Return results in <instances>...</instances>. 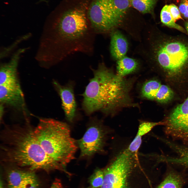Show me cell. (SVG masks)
Masks as SVG:
<instances>
[{"mask_svg":"<svg viewBox=\"0 0 188 188\" xmlns=\"http://www.w3.org/2000/svg\"><path fill=\"white\" fill-rule=\"evenodd\" d=\"M93 72V77L82 94V108L86 114L100 111L113 116L122 109L138 107L130 94L131 80L115 74L102 63Z\"/></svg>","mask_w":188,"mask_h":188,"instance_id":"1","label":"cell"},{"mask_svg":"<svg viewBox=\"0 0 188 188\" xmlns=\"http://www.w3.org/2000/svg\"><path fill=\"white\" fill-rule=\"evenodd\" d=\"M34 128L27 124L3 128L1 134L2 162L33 171L60 170L36 139Z\"/></svg>","mask_w":188,"mask_h":188,"instance_id":"2","label":"cell"},{"mask_svg":"<svg viewBox=\"0 0 188 188\" xmlns=\"http://www.w3.org/2000/svg\"><path fill=\"white\" fill-rule=\"evenodd\" d=\"M88 28L85 14L79 9L68 11L54 22H46L43 28L37 55L44 60L60 57L65 43L80 40Z\"/></svg>","mask_w":188,"mask_h":188,"instance_id":"3","label":"cell"},{"mask_svg":"<svg viewBox=\"0 0 188 188\" xmlns=\"http://www.w3.org/2000/svg\"><path fill=\"white\" fill-rule=\"evenodd\" d=\"M34 134L47 155L60 171L67 173L66 167L75 158L78 147L69 125L54 119L42 118L34 128Z\"/></svg>","mask_w":188,"mask_h":188,"instance_id":"4","label":"cell"},{"mask_svg":"<svg viewBox=\"0 0 188 188\" xmlns=\"http://www.w3.org/2000/svg\"><path fill=\"white\" fill-rule=\"evenodd\" d=\"M144 50L148 61L168 73L176 74L188 66V40L163 33L153 27Z\"/></svg>","mask_w":188,"mask_h":188,"instance_id":"5","label":"cell"},{"mask_svg":"<svg viewBox=\"0 0 188 188\" xmlns=\"http://www.w3.org/2000/svg\"><path fill=\"white\" fill-rule=\"evenodd\" d=\"M138 152L130 151L127 147L117 152L103 171L101 188H127V180L132 169L139 163Z\"/></svg>","mask_w":188,"mask_h":188,"instance_id":"6","label":"cell"},{"mask_svg":"<svg viewBox=\"0 0 188 188\" xmlns=\"http://www.w3.org/2000/svg\"><path fill=\"white\" fill-rule=\"evenodd\" d=\"M88 14L92 27L98 32L111 33L122 28L123 19L111 10L104 0H95L90 7Z\"/></svg>","mask_w":188,"mask_h":188,"instance_id":"7","label":"cell"},{"mask_svg":"<svg viewBox=\"0 0 188 188\" xmlns=\"http://www.w3.org/2000/svg\"><path fill=\"white\" fill-rule=\"evenodd\" d=\"M108 131L100 122H94L83 136L77 141L80 151V157L90 158L97 153L104 151Z\"/></svg>","mask_w":188,"mask_h":188,"instance_id":"8","label":"cell"},{"mask_svg":"<svg viewBox=\"0 0 188 188\" xmlns=\"http://www.w3.org/2000/svg\"><path fill=\"white\" fill-rule=\"evenodd\" d=\"M165 122L166 133L188 146V97L173 110Z\"/></svg>","mask_w":188,"mask_h":188,"instance_id":"9","label":"cell"},{"mask_svg":"<svg viewBox=\"0 0 188 188\" xmlns=\"http://www.w3.org/2000/svg\"><path fill=\"white\" fill-rule=\"evenodd\" d=\"M53 84L60 97L66 119L72 122L75 117L76 108L73 83L71 82L66 85H62L54 81Z\"/></svg>","mask_w":188,"mask_h":188,"instance_id":"10","label":"cell"},{"mask_svg":"<svg viewBox=\"0 0 188 188\" xmlns=\"http://www.w3.org/2000/svg\"><path fill=\"white\" fill-rule=\"evenodd\" d=\"M0 86L1 103L17 109L23 107L24 98L19 82Z\"/></svg>","mask_w":188,"mask_h":188,"instance_id":"11","label":"cell"},{"mask_svg":"<svg viewBox=\"0 0 188 188\" xmlns=\"http://www.w3.org/2000/svg\"><path fill=\"white\" fill-rule=\"evenodd\" d=\"M26 48H20L12 55L7 62L0 65V85L9 84L18 82L17 69L21 56L26 50Z\"/></svg>","mask_w":188,"mask_h":188,"instance_id":"12","label":"cell"},{"mask_svg":"<svg viewBox=\"0 0 188 188\" xmlns=\"http://www.w3.org/2000/svg\"><path fill=\"white\" fill-rule=\"evenodd\" d=\"M36 176L33 171L10 168L7 174L8 188H21Z\"/></svg>","mask_w":188,"mask_h":188,"instance_id":"13","label":"cell"},{"mask_svg":"<svg viewBox=\"0 0 188 188\" xmlns=\"http://www.w3.org/2000/svg\"><path fill=\"white\" fill-rule=\"evenodd\" d=\"M110 45V54L116 61L126 56L128 44L126 38L118 29L111 32Z\"/></svg>","mask_w":188,"mask_h":188,"instance_id":"14","label":"cell"},{"mask_svg":"<svg viewBox=\"0 0 188 188\" xmlns=\"http://www.w3.org/2000/svg\"><path fill=\"white\" fill-rule=\"evenodd\" d=\"M139 65L138 60L125 56L117 61L116 74L121 77L124 78L137 71Z\"/></svg>","mask_w":188,"mask_h":188,"instance_id":"15","label":"cell"},{"mask_svg":"<svg viewBox=\"0 0 188 188\" xmlns=\"http://www.w3.org/2000/svg\"><path fill=\"white\" fill-rule=\"evenodd\" d=\"M111 10L123 19L131 5L130 0H104Z\"/></svg>","mask_w":188,"mask_h":188,"instance_id":"16","label":"cell"},{"mask_svg":"<svg viewBox=\"0 0 188 188\" xmlns=\"http://www.w3.org/2000/svg\"><path fill=\"white\" fill-rule=\"evenodd\" d=\"M183 181L181 176L173 172L167 174L157 188H182Z\"/></svg>","mask_w":188,"mask_h":188,"instance_id":"17","label":"cell"},{"mask_svg":"<svg viewBox=\"0 0 188 188\" xmlns=\"http://www.w3.org/2000/svg\"><path fill=\"white\" fill-rule=\"evenodd\" d=\"M160 17L161 21L163 25L184 33H186V30L177 24L173 19L169 9L168 5H166L163 7L161 11Z\"/></svg>","mask_w":188,"mask_h":188,"instance_id":"18","label":"cell"},{"mask_svg":"<svg viewBox=\"0 0 188 188\" xmlns=\"http://www.w3.org/2000/svg\"><path fill=\"white\" fill-rule=\"evenodd\" d=\"M161 84L155 80H150L145 82L141 90L142 96L147 99L154 100L155 96Z\"/></svg>","mask_w":188,"mask_h":188,"instance_id":"19","label":"cell"},{"mask_svg":"<svg viewBox=\"0 0 188 188\" xmlns=\"http://www.w3.org/2000/svg\"><path fill=\"white\" fill-rule=\"evenodd\" d=\"M156 1V0H130L131 5L143 14L150 13Z\"/></svg>","mask_w":188,"mask_h":188,"instance_id":"20","label":"cell"},{"mask_svg":"<svg viewBox=\"0 0 188 188\" xmlns=\"http://www.w3.org/2000/svg\"><path fill=\"white\" fill-rule=\"evenodd\" d=\"M173 92L167 86L162 85L156 93L154 100L161 103L169 102L172 98Z\"/></svg>","mask_w":188,"mask_h":188,"instance_id":"21","label":"cell"},{"mask_svg":"<svg viewBox=\"0 0 188 188\" xmlns=\"http://www.w3.org/2000/svg\"><path fill=\"white\" fill-rule=\"evenodd\" d=\"M165 122H152L145 121L139 122L137 134L141 137L150 132L155 126L159 125H164Z\"/></svg>","mask_w":188,"mask_h":188,"instance_id":"22","label":"cell"},{"mask_svg":"<svg viewBox=\"0 0 188 188\" xmlns=\"http://www.w3.org/2000/svg\"><path fill=\"white\" fill-rule=\"evenodd\" d=\"M103 171L99 169L95 170L89 179L90 184L93 188L101 187L103 181Z\"/></svg>","mask_w":188,"mask_h":188,"instance_id":"23","label":"cell"},{"mask_svg":"<svg viewBox=\"0 0 188 188\" xmlns=\"http://www.w3.org/2000/svg\"><path fill=\"white\" fill-rule=\"evenodd\" d=\"M31 34L27 33L21 36L15 42L13 43V44L11 45L10 46L4 48L2 50L0 53V58L3 59L7 57L10 53L12 50L13 47L14 48L15 47V45H17L21 42L24 40H26L28 39L31 36Z\"/></svg>","mask_w":188,"mask_h":188,"instance_id":"24","label":"cell"},{"mask_svg":"<svg viewBox=\"0 0 188 188\" xmlns=\"http://www.w3.org/2000/svg\"><path fill=\"white\" fill-rule=\"evenodd\" d=\"M142 141V137L137 134L133 140L127 146L128 149L132 152H138Z\"/></svg>","mask_w":188,"mask_h":188,"instance_id":"25","label":"cell"},{"mask_svg":"<svg viewBox=\"0 0 188 188\" xmlns=\"http://www.w3.org/2000/svg\"><path fill=\"white\" fill-rule=\"evenodd\" d=\"M169 9L171 15L175 22L179 20L182 19L181 14L179 9L177 6L174 4L168 5Z\"/></svg>","mask_w":188,"mask_h":188,"instance_id":"26","label":"cell"},{"mask_svg":"<svg viewBox=\"0 0 188 188\" xmlns=\"http://www.w3.org/2000/svg\"><path fill=\"white\" fill-rule=\"evenodd\" d=\"M179 8L182 16L188 19V0H181Z\"/></svg>","mask_w":188,"mask_h":188,"instance_id":"27","label":"cell"},{"mask_svg":"<svg viewBox=\"0 0 188 188\" xmlns=\"http://www.w3.org/2000/svg\"><path fill=\"white\" fill-rule=\"evenodd\" d=\"M39 182L37 176L21 188H39Z\"/></svg>","mask_w":188,"mask_h":188,"instance_id":"28","label":"cell"},{"mask_svg":"<svg viewBox=\"0 0 188 188\" xmlns=\"http://www.w3.org/2000/svg\"><path fill=\"white\" fill-rule=\"evenodd\" d=\"M50 188H63L61 180L58 179H55Z\"/></svg>","mask_w":188,"mask_h":188,"instance_id":"29","label":"cell"},{"mask_svg":"<svg viewBox=\"0 0 188 188\" xmlns=\"http://www.w3.org/2000/svg\"><path fill=\"white\" fill-rule=\"evenodd\" d=\"M184 164L185 166L188 167V156L184 160Z\"/></svg>","mask_w":188,"mask_h":188,"instance_id":"30","label":"cell"},{"mask_svg":"<svg viewBox=\"0 0 188 188\" xmlns=\"http://www.w3.org/2000/svg\"><path fill=\"white\" fill-rule=\"evenodd\" d=\"M185 26L186 32L188 34V20L185 22Z\"/></svg>","mask_w":188,"mask_h":188,"instance_id":"31","label":"cell"},{"mask_svg":"<svg viewBox=\"0 0 188 188\" xmlns=\"http://www.w3.org/2000/svg\"><path fill=\"white\" fill-rule=\"evenodd\" d=\"M0 188H4L2 181L1 179Z\"/></svg>","mask_w":188,"mask_h":188,"instance_id":"32","label":"cell"},{"mask_svg":"<svg viewBox=\"0 0 188 188\" xmlns=\"http://www.w3.org/2000/svg\"><path fill=\"white\" fill-rule=\"evenodd\" d=\"M87 188H92V187H88Z\"/></svg>","mask_w":188,"mask_h":188,"instance_id":"33","label":"cell"}]
</instances>
